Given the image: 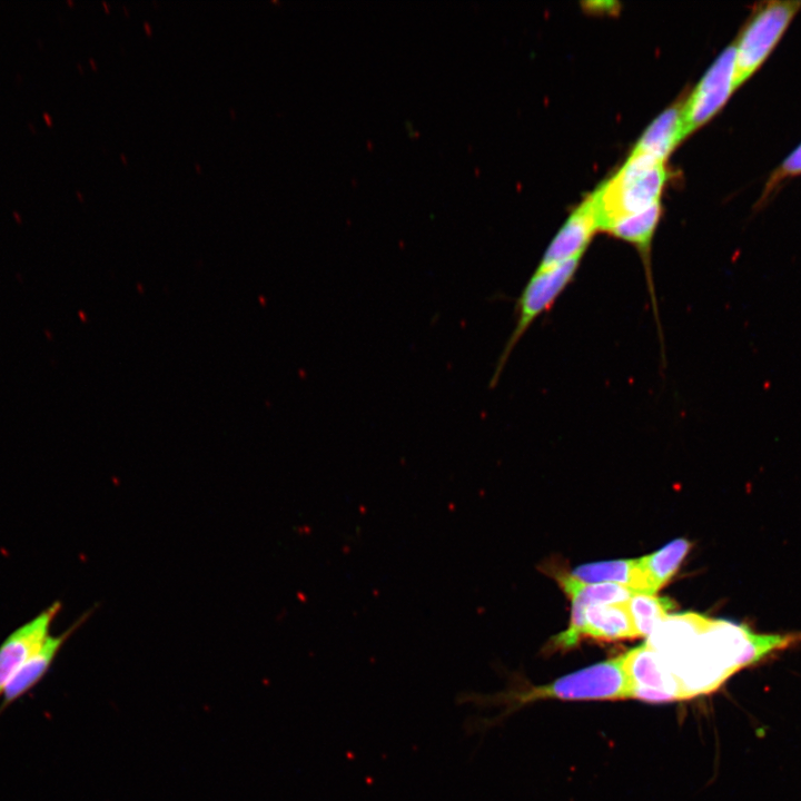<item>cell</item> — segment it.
I'll return each instance as SVG.
<instances>
[{
    "label": "cell",
    "instance_id": "1",
    "mask_svg": "<svg viewBox=\"0 0 801 801\" xmlns=\"http://www.w3.org/2000/svg\"><path fill=\"white\" fill-rule=\"evenodd\" d=\"M800 641V633H756L745 624L710 617L681 649L660 659L684 700L714 692L740 670Z\"/></svg>",
    "mask_w": 801,
    "mask_h": 801
},
{
    "label": "cell",
    "instance_id": "2",
    "mask_svg": "<svg viewBox=\"0 0 801 801\" xmlns=\"http://www.w3.org/2000/svg\"><path fill=\"white\" fill-rule=\"evenodd\" d=\"M541 699L570 701L631 699V684L624 669L623 654L561 676L546 685L498 695L464 692L457 695L456 702L472 704L478 709L504 703L510 705L504 713L506 714L520 705Z\"/></svg>",
    "mask_w": 801,
    "mask_h": 801
},
{
    "label": "cell",
    "instance_id": "3",
    "mask_svg": "<svg viewBox=\"0 0 801 801\" xmlns=\"http://www.w3.org/2000/svg\"><path fill=\"white\" fill-rule=\"evenodd\" d=\"M666 179L663 161L632 151L619 171L590 196L599 230L659 202Z\"/></svg>",
    "mask_w": 801,
    "mask_h": 801
},
{
    "label": "cell",
    "instance_id": "4",
    "mask_svg": "<svg viewBox=\"0 0 801 801\" xmlns=\"http://www.w3.org/2000/svg\"><path fill=\"white\" fill-rule=\"evenodd\" d=\"M800 10L799 0L762 1L754 6L734 46V89L767 61Z\"/></svg>",
    "mask_w": 801,
    "mask_h": 801
},
{
    "label": "cell",
    "instance_id": "5",
    "mask_svg": "<svg viewBox=\"0 0 801 801\" xmlns=\"http://www.w3.org/2000/svg\"><path fill=\"white\" fill-rule=\"evenodd\" d=\"M581 258H574L551 268L533 273L515 304V327L500 355L490 386L494 387L513 349L530 326L548 310L566 287L572 283L578 269Z\"/></svg>",
    "mask_w": 801,
    "mask_h": 801
},
{
    "label": "cell",
    "instance_id": "6",
    "mask_svg": "<svg viewBox=\"0 0 801 801\" xmlns=\"http://www.w3.org/2000/svg\"><path fill=\"white\" fill-rule=\"evenodd\" d=\"M734 46L725 48L710 66L682 107L683 137L709 121L734 89Z\"/></svg>",
    "mask_w": 801,
    "mask_h": 801
},
{
    "label": "cell",
    "instance_id": "7",
    "mask_svg": "<svg viewBox=\"0 0 801 801\" xmlns=\"http://www.w3.org/2000/svg\"><path fill=\"white\" fill-rule=\"evenodd\" d=\"M623 663L631 699L650 703L683 700L678 680L646 643L624 653Z\"/></svg>",
    "mask_w": 801,
    "mask_h": 801
},
{
    "label": "cell",
    "instance_id": "8",
    "mask_svg": "<svg viewBox=\"0 0 801 801\" xmlns=\"http://www.w3.org/2000/svg\"><path fill=\"white\" fill-rule=\"evenodd\" d=\"M61 609L59 601L10 633L0 645V698L13 674L49 636L50 625Z\"/></svg>",
    "mask_w": 801,
    "mask_h": 801
},
{
    "label": "cell",
    "instance_id": "9",
    "mask_svg": "<svg viewBox=\"0 0 801 801\" xmlns=\"http://www.w3.org/2000/svg\"><path fill=\"white\" fill-rule=\"evenodd\" d=\"M596 230H599V222L589 197L571 214L552 239L537 268H551L574 258H582Z\"/></svg>",
    "mask_w": 801,
    "mask_h": 801
},
{
    "label": "cell",
    "instance_id": "10",
    "mask_svg": "<svg viewBox=\"0 0 801 801\" xmlns=\"http://www.w3.org/2000/svg\"><path fill=\"white\" fill-rule=\"evenodd\" d=\"M88 613L59 635H50L40 649L13 674L6 685L0 701V712L29 692L50 669L58 652L70 635L85 622Z\"/></svg>",
    "mask_w": 801,
    "mask_h": 801
},
{
    "label": "cell",
    "instance_id": "11",
    "mask_svg": "<svg viewBox=\"0 0 801 801\" xmlns=\"http://www.w3.org/2000/svg\"><path fill=\"white\" fill-rule=\"evenodd\" d=\"M615 641L639 636L625 603L596 604L584 610L582 636Z\"/></svg>",
    "mask_w": 801,
    "mask_h": 801
},
{
    "label": "cell",
    "instance_id": "12",
    "mask_svg": "<svg viewBox=\"0 0 801 801\" xmlns=\"http://www.w3.org/2000/svg\"><path fill=\"white\" fill-rule=\"evenodd\" d=\"M661 214L660 202L635 214L624 216L612 222L605 231L612 236L625 240L634 245L641 253L646 277L651 286L653 296V286L650 271V245L657 226Z\"/></svg>",
    "mask_w": 801,
    "mask_h": 801
},
{
    "label": "cell",
    "instance_id": "13",
    "mask_svg": "<svg viewBox=\"0 0 801 801\" xmlns=\"http://www.w3.org/2000/svg\"><path fill=\"white\" fill-rule=\"evenodd\" d=\"M683 138L682 108L674 106L654 119L633 151L646 154L663 161Z\"/></svg>",
    "mask_w": 801,
    "mask_h": 801
},
{
    "label": "cell",
    "instance_id": "14",
    "mask_svg": "<svg viewBox=\"0 0 801 801\" xmlns=\"http://www.w3.org/2000/svg\"><path fill=\"white\" fill-rule=\"evenodd\" d=\"M585 583H615L624 585L635 593H645V583L636 560H615L584 564L570 573Z\"/></svg>",
    "mask_w": 801,
    "mask_h": 801
},
{
    "label": "cell",
    "instance_id": "15",
    "mask_svg": "<svg viewBox=\"0 0 801 801\" xmlns=\"http://www.w3.org/2000/svg\"><path fill=\"white\" fill-rule=\"evenodd\" d=\"M556 578L571 599L572 611L577 612H584L590 605L625 603L635 593L615 583H585L571 574H558Z\"/></svg>",
    "mask_w": 801,
    "mask_h": 801
},
{
    "label": "cell",
    "instance_id": "16",
    "mask_svg": "<svg viewBox=\"0 0 801 801\" xmlns=\"http://www.w3.org/2000/svg\"><path fill=\"white\" fill-rule=\"evenodd\" d=\"M689 550L690 543L684 538H678L659 551L637 558L646 594L655 595L666 584L678 571Z\"/></svg>",
    "mask_w": 801,
    "mask_h": 801
},
{
    "label": "cell",
    "instance_id": "17",
    "mask_svg": "<svg viewBox=\"0 0 801 801\" xmlns=\"http://www.w3.org/2000/svg\"><path fill=\"white\" fill-rule=\"evenodd\" d=\"M626 606L637 635L649 636L655 626L669 615L668 612L674 607V604L669 599L657 597L653 594L634 593L626 602Z\"/></svg>",
    "mask_w": 801,
    "mask_h": 801
},
{
    "label": "cell",
    "instance_id": "18",
    "mask_svg": "<svg viewBox=\"0 0 801 801\" xmlns=\"http://www.w3.org/2000/svg\"><path fill=\"white\" fill-rule=\"evenodd\" d=\"M801 175V144L777 167L765 182L758 205L764 204L788 179Z\"/></svg>",
    "mask_w": 801,
    "mask_h": 801
},
{
    "label": "cell",
    "instance_id": "19",
    "mask_svg": "<svg viewBox=\"0 0 801 801\" xmlns=\"http://www.w3.org/2000/svg\"><path fill=\"white\" fill-rule=\"evenodd\" d=\"M42 116H43L44 120L47 121L48 126H51L52 120H51L50 115L48 112H43Z\"/></svg>",
    "mask_w": 801,
    "mask_h": 801
},
{
    "label": "cell",
    "instance_id": "20",
    "mask_svg": "<svg viewBox=\"0 0 801 801\" xmlns=\"http://www.w3.org/2000/svg\"><path fill=\"white\" fill-rule=\"evenodd\" d=\"M144 26H145V29H146L147 33H148V34H151V28H150L149 23H148V22H145Z\"/></svg>",
    "mask_w": 801,
    "mask_h": 801
},
{
    "label": "cell",
    "instance_id": "21",
    "mask_svg": "<svg viewBox=\"0 0 801 801\" xmlns=\"http://www.w3.org/2000/svg\"><path fill=\"white\" fill-rule=\"evenodd\" d=\"M89 61H90L92 68H93L95 70H97V66H96L95 60H93L92 58H90Z\"/></svg>",
    "mask_w": 801,
    "mask_h": 801
},
{
    "label": "cell",
    "instance_id": "22",
    "mask_svg": "<svg viewBox=\"0 0 801 801\" xmlns=\"http://www.w3.org/2000/svg\"><path fill=\"white\" fill-rule=\"evenodd\" d=\"M14 217L18 219V221H21L20 215L17 211H13Z\"/></svg>",
    "mask_w": 801,
    "mask_h": 801
},
{
    "label": "cell",
    "instance_id": "23",
    "mask_svg": "<svg viewBox=\"0 0 801 801\" xmlns=\"http://www.w3.org/2000/svg\"><path fill=\"white\" fill-rule=\"evenodd\" d=\"M102 3H103V6H105V8H106V11H109V4H108L106 1H103Z\"/></svg>",
    "mask_w": 801,
    "mask_h": 801
},
{
    "label": "cell",
    "instance_id": "24",
    "mask_svg": "<svg viewBox=\"0 0 801 801\" xmlns=\"http://www.w3.org/2000/svg\"><path fill=\"white\" fill-rule=\"evenodd\" d=\"M121 159H122L123 162L127 161L126 156H123V154H121Z\"/></svg>",
    "mask_w": 801,
    "mask_h": 801
},
{
    "label": "cell",
    "instance_id": "25",
    "mask_svg": "<svg viewBox=\"0 0 801 801\" xmlns=\"http://www.w3.org/2000/svg\"><path fill=\"white\" fill-rule=\"evenodd\" d=\"M77 196L79 197V199L82 200V195H81V192L77 191Z\"/></svg>",
    "mask_w": 801,
    "mask_h": 801
},
{
    "label": "cell",
    "instance_id": "26",
    "mask_svg": "<svg viewBox=\"0 0 801 801\" xmlns=\"http://www.w3.org/2000/svg\"><path fill=\"white\" fill-rule=\"evenodd\" d=\"M68 3H69V4H73V1H72V0H68Z\"/></svg>",
    "mask_w": 801,
    "mask_h": 801
}]
</instances>
